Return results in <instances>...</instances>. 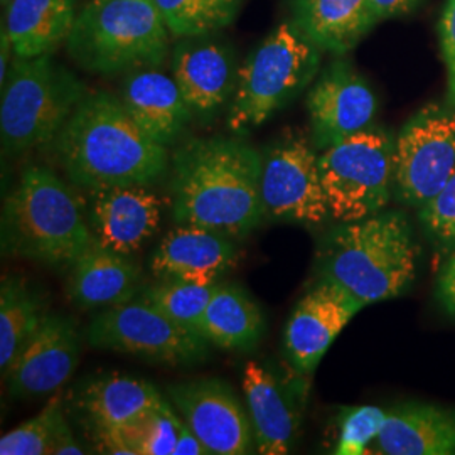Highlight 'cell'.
<instances>
[{
	"label": "cell",
	"mask_w": 455,
	"mask_h": 455,
	"mask_svg": "<svg viewBox=\"0 0 455 455\" xmlns=\"http://www.w3.org/2000/svg\"><path fill=\"white\" fill-rule=\"evenodd\" d=\"M387 415V411L373 405L344 408L339 419V437L334 454H364L368 445L378 439Z\"/></svg>",
	"instance_id": "32"
},
{
	"label": "cell",
	"mask_w": 455,
	"mask_h": 455,
	"mask_svg": "<svg viewBox=\"0 0 455 455\" xmlns=\"http://www.w3.org/2000/svg\"><path fill=\"white\" fill-rule=\"evenodd\" d=\"M420 244L407 214L383 210L338 223L319 243V275L338 283L364 306L407 292L417 276Z\"/></svg>",
	"instance_id": "3"
},
{
	"label": "cell",
	"mask_w": 455,
	"mask_h": 455,
	"mask_svg": "<svg viewBox=\"0 0 455 455\" xmlns=\"http://www.w3.org/2000/svg\"><path fill=\"white\" fill-rule=\"evenodd\" d=\"M0 2H2V5H4V7H7V5H9L12 0H0Z\"/></svg>",
	"instance_id": "40"
},
{
	"label": "cell",
	"mask_w": 455,
	"mask_h": 455,
	"mask_svg": "<svg viewBox=\"0 0 455 455\" xmlns=\"http://www.w3.org/2000/svg\"><path fill=\"white\" fill-rule=\"evenodd\" d=\"M292 22L323 51L342 56L379 20L371 0H292Z\"/></svg>",
	"instance_id": "24"
},
{
	"label": "cell",
	"mask_w": 455,
	"mask_h": 455,
	"mask_svg": "<svg viewBox=\"0 0 455 455\" xmlns=\"http://www.w3.org/2000/svg\"><path fill=\"white\" fill-rule=\"evenodd\" d=\"M171 403L210 455L257 452L250 415L227 381L197 378L171 385Z\"/></svg>",
	"instance_id": "12"
},
{
	"label": "cell",
	"mask_w": 455,
	"mask_h": 455,
	"mask_svg": "<svg viewBox=\"0 0 455 455\" xmlns=\"http://www.w3.org/2000/svg\"><path fill=\"white\" fill-rule=\"evenodd\" d=\"M80 355L76 323L61 314H48L4 374L9 393L20 400L56 393L75 374Z\"/></svg>",
	"instance_id": "15"
},
{
	"label": "cell",
	"mask_w": 455,
	"mask_h": 455,
	"mask_svg": "<svg viewBox=\"0 0 455 455\" xmlns=\"http://www.w3.org/2000/svg\"><path fill=\"white\" fill-rule=\"evenodd\" d=\"M167 400L124 427L93 435L98 452L112 455H174L180 420Z\"/></svg>",
	"instance_id": "27"
},
{
	"label": "cell",
	"mask_w": 455,
	"mask_h": 455,
	"mask_svg": "<svg viewBox=\"0 0 455 455\" xmlns=\"http://www.w3.org/2000/svg\"><path fill=\"white\" fill-rule=\"evenodd\" d=\"M48 315L44 300L22 276L5 275L0 285V370L7 373L17 355Z\"/></svg>",
	"instance_id": "28"
},
{
	"label": "cell",
	"mask_w": 455,
	"mask_h": 455,
	"mask_svg": "<svg viewBox=\"0 0 455 455\" xmlns=\"http://www.w3.org/2000/svg\"><path fill=\"white\" fill-rule=\"evenodd\" d=\"M86 86L52 54L14 58L2 84L0 139L7 156H20L54 142L80 105Z\"/></svg>",
	"instance_id": "7"
},
{
	"label": "cell",
	"mask_w": 455,
	"mask_h": 455,
	"mask_svg": "<svg viewBox=\"0 0 455 455\" xmlns=\"http://www.w3.org/2000/svg\"><path fill=\"white\" fill-rule=\"evenodd\" d=\"M122 101L135 124L165 147L178 140L193 116L176 80L156 68L132 71L124 82Z\"/></svg>",
	"instance_id": "22"
},
{
	"label": "cell",
	"mask_w": 455,
	"mask_h": 455,
	"mask_svg": "<svg viewBox=\"0 0 455 455\" xmlns=\"http://www.w3.org/2000/svg\"><path fill=\"white\" fill-rule=\"evenodd\" d=\"M0 44H2V51H0V86L7 80L9 75V68H11V58L14 56V48L11 43V37L7 34L5 26L2 24V33H0Z\"/></svg>",
	"instance_id": "38"
},
{
	"label": "cell",
	"mask_w": 455,
	"mask_h": 455,
	"mask_svg": "<svg viewBox=\"0 0 455 455\" xmlns=\"http://www.w3.org/2000/svg\"><path fill=\"white\" fill-rule=\"evenodd\" d=\"M376 443L387 455H455V408L400 405L387 415Z\"/></svg>",
	"instance_id": "23"
},
{
	"label": "cell",
	"mask_w": 455,
	"mask_h": 455,
	"mask_svg": "<svg viewBox=\"0 0 455 455\" xmlns=\"http://www.w3.org/2000/svg\"><path fill=\"white\" fill-rule=\"evenodd\" d=\"M169 34L156 0H90L66 49L90 73L118 75L163 65Z\"/></svg>",
	"instance_id": "5"
},
{
	"label": "cell",
	"mask_w": 455,
	"mask_h": 455,
	"mask_svg": "<svg viewBox=\"0 0 455 455\" xmlns=\"http://www.w3.org/2000/svg\"><path fill=\"white\" fill-rule=\"evenodd\" d=\"M208 449L203 445V442L196 437L195 432L188 427V423L180 425V435L176 442L174 455H208Z\"/></svg>",
	"instance_id": "37"
},
{
	"label": "cell",
	"mask_w": 455,
	"mask_h": 455,
	"mask_svg": "<svg viewBox=\"0 0 455 455\" xmlns=\"http://www.w3.org/2000/svg\"><path fill=\"white\" fill-rule=\"evenodd\" d=\"M56 157L75 186L97 191L152 186L167 172V147L142 131L122 98L86 93L54 139Z\"/></svg>",
	"instance_id": "2"
},
{
	"label": "cell",
	"mask_w": 455,
	"mask_h": 455,
	"mask_svg": "<svg viewBox=\"0 0 455 455\" xmlns=\"http://www.w3.org/2000/svg\"><path fill=\"white\" fill-rule=\"evenodd\" d=\"M92 242L82 196L48 167H28L4 201V255L69 268Z\"/></svg>",
	"instance_id": "4"
},
{
	"label": "cell",
	"mask_w": 455,
	"mask_h": 455,
	"mask_svg": "<svg viewBox=\"0 0 455 455\" xmlns=\"http://www.w3.org/2000/svg\"><path fill=\"white\" fill-rule=\"evenodd\" d=\"M174 37H203L229 26L242 0H156Z\"/></svg>",
	"instance_id": "29"
},
{
	"label": "cell",
	"mask_w": 455,
	"mask_h": 455,
	"mask_svg": "<svg viewBox=\"0 0 455 455\" xmlns=\"http://www.w3.org/2000/svg\"><path fill=\"white\" fill-rule=\"evenodd\" d=\"M75 0H12L5 7V29L14 58L31 60L52 54L66 44L75 20Z\"/></svg>",
	"instance_id": "25"
},
{
	"label": "cell",
	"mask_w": 455,
	"mask_h": 455,
	"mask_svg": "<svg viewBox=\"0 0 455 455\" xmlns=\"http://www.w3.org/2000/svg\"><path fill=\"white\" fill-rule=\"evenodd\" d=\"M395 140L390 132L371 125L319 152L332 221H356L387 210L395 191Z\"/></svg>",
	"instance_id": "8"
},
{
	"label": "cell",
	"mask_w": 455,
	"mask_h": 455,
	"mask_svg": "<svg viewBox=\"0 0 455 455\" xmlns=\"http://www.w3.org/2000/svg\"><path fill=\"white\" fill-rule=\"evenodd\" d=\"M321 52L292 20L278 24L238 69L228 129L235 133L259 129L285 108L317 76Z\"/></svg>",
	"instance_id": "6"
},
{
	"label": "cell",
	"mask_w": 455,
	"mask_h": 455,
	"mask_svg": "<svg viewBox=\"0 0 455 455\" xmlns=\"http://www.w3.org/2000/svg\"><path fill=\"white\" fill-rule=\"evenodd\" d=\"M455 171V108L428 103L413 115L395 140L393 199L422 208Z\"/></svg>",
	"instance_id": "10"
},
{
	"label": "cell",
	"mask_w": 455,
	"mask_h": 455,
	"mask_svg": "<svg viewBox=\"0 0 455 455\" xmlns=\"http://www.w3.org/2000/svg\"><path fill=\"white\" fill-rule=\"evenodd\" d=\"M71 428L66 422L61 398L52 396L36 417L20 423L0 439L2 455L52 454L58 440Z\"/></svg>",
	"instance_id": "31"
},
{
	"label": "cell",
	"mask_w": 455,
	"mask_h": 455,
	"mask_svg": "<svg viewBox=\"0 0 455 455\" xmlns=\"http://www.w3.org/2000/svg\"><path fill=\"white\" fill-rule=\"evenodd\" d=\"M199 334L227 351H253L265 334L259 304L240 285L218 283L204 310Z\"/></svg>",
	"instance_id": "26"
},
{
	"label": "cell",
	"mask_w": 455,
	"mask_h": 455,
	"mask_svg": "<svg viewBox=\"0 0 455 455\" xmlns=\"http://www.w3.org/2000/svg\"><path fill=\"white\" fill-rule=\"evenodd\" d=\"M86 341L97 349L169 366L197 364L210 356L212 346L140 297L101 310L86 329Z\"/></svg>",
	"instance_id": "9"
},
{
	"label": "cell",
	"mask_w": 455,
	"mask_h": 455,
	"mask_svg": "<svg viewBox=\"0 0 455 455\" xmlns=\"http://www.w3.org/2000/svg\"><path fill=\"white\" fill-rule=\"evenodd\" d=\"M88 451L80 443V440L73 435V432L69 430L61 439L58 440V443L52 449L51 455H83Z\"/></svg>",
	"instance_id": "39"
},
{
	"label": "cell",
	"mask_w": 455,
	"mask_h": 455,
	"mask_svg": "<svg viewBox=\"0 0 455 455\" xmlns=\"http://www.w3.org/2000/svg\"><path fill=\"white\" fill-rule=\"evenodd\" d=\"M140 267L131 255L92 242L69 267L66 292L80 309L112 307L135 299L142 287Z\"/></svg>",
	"instance_id": "21"
},
{
	"label": "cell",
	"mask_w": 455,
	"mask_h": 455,
	"mask_svg": "<svg viewBox=\"0 0 455 455\" xmlns=\"http://www.w3.org/2000/svg\"><path fill=\"white\" fill-rule=\"evenodd\" d=\"M159 390L131 374H98L69 395V410L95 435L133 422L163 402Z\"/></svg>",
	"instance_id": "20"
},
{
	"label": "cell",
	"mask_w": 455,
	"mask_h": 455,
	"mask_svg": "<svg viewBox=\"0 0 455 455\" xmlns=\"http://www.w3.org/2000/svg\"><path fill=\"white\" fill-rule=\"evenodd\" d=\"M310 140L324 150L373 125L378 100L371 86L347 61H334L314 82L306 98Z\"/></svg>",
	"instance_id": "13"
},
{
	"label": "cell",
	"mask_w": 455,
	"mask_h": 455,
	"mask_svg": "<svg viewBox=\"0 0 455 455\" xmlns=\"http://www.w3.org/2000/svg\"><path fill=\"white\" fill-rule=\"evenodd\" d=\"M186 37L172 51V78L193 115L212 118L231 101L238 69L227 44Z\"/></svg>",
	"instance_id": "18"
},
{
	"label": "cell",
	"mask_w": 455,
	"mask_h": 455,
	"mask_svg": "<svg viewBox=\"0 0 455 455\" xmlns=\"http://www.w3.org/2000/svg\"><path fill=\"white\" fill-rule=\"evenodd\" d=\"M317 156L312 140L292 132L265 148L260 188L267 218L307 228L331 220Z\"/></svg>",
	"instance_id": "11"
},
{
	"label": "cell",
	"mask_w": 455,
	"mask_h": 455,
	"mask_svg": "<svg viewBox=\"0 0 455 455\" xmlns=\"http://www.w3.org/2000/svg\"><path fill=\"white\" fill-rule=\"evenodd\" d=\"M442 60L447 69V103L455 108V0H447L439 22Z\"/></svg>",
	"instance_id": "34"
},
{
	"label": "cell",
	"mask_w": 455,
	"mask_h": 455,
	"mask_svg": "<svg viewBox=\"0 0 455 455\" xmlns=\"http://www.w3.org/2000/svg\"><path fill=\"white\" fill-rule=\"evenodd\" d=\"M419 212L425 236L440 251L455 250V171L445 186Z\"/></svg>",
	"instance_id": "33"
},
{
	"label": "cell",
	"mask_w": 455,
	"mask_h": 455,
	"mask_svg": "<svg viewBox=\"0 0 455 455\" xmlns=\"http://www.w3.org/2000/svg\"><path fill=\"white\" fill-rule=\"evenodd\" d=\"M420 0H371L378 20L405 16Z\"/></svg>",
	"instance_id": "36"
},
{
	"label": "cell",
	"mask_w": 455,
	"mask_h": 455,
	"mask_svg": "<svg viewBox=\"0 0 455 455\" xmlns=\"http://www.w3.org/2000/svg\"><path fill=\"white\" fill-rule=\"evenodd\" d=\"M243 393L259 454H289L299 439L306 387L291 383L250 361L244 366Z\"/></svg>",
	"instance_id": "16"
},
{
	"label": "cell",
	"mask_w": 455,
	"mask_h": 455,
	"mask_svg": "<svg viewBox=\"0 0 455 455\" xmlns=\"http://www.w3.org/2000/svg\"><path fill=\"white\" fill-rule=\"evenodd\" d=\"M435 297L442 309L445 310L451 317H455V250L451 251L449 259L440 268L437 285H435Z\"/></svg>",
	"instance_id": "35"
},
{
	"label": "cell",
	"mask_w": 455,
	"mask_h": 455,
	"mask_svg": "<svg viewBox=\"0 0 455 455\" xmlns=\"http://www.w3.org/2000/svg\"><path fill=\"white\" fill-rule=\"evenodd\" d=\"M260 180L261 154L248 142L195 139L172 157V218L244 238L267 218Z\"/></svg>",
	"instance_id": "1"
},
{
	"label": "cell",
	"mask_w": 455,
	"mask_h": 455,
	"mask_svg": "<svg viewBox=\"0 0 455 455\" xmlns=\"http://www.w3.org/2000/svg\"><path fill=\"white\" fill-rule=\"evenodd\" d=\"M366 306L338 283L319 282L293 307L283 332V351L293 371L309 376L342 329Z\"/></svg>",
	"instance_id": "14"
},
{
	"label": "cell",
	"mask_w": 455,
	"mask_h": 455,
	"mask_svg": "<svg viewBox=\"0 0 455 455\" xmlns=\"http://www.w3.org/2000/svg\"><path fill=\"white\" fill-rule=\"evenodd\" d=\"M238 260L231 236L210 228L182 223L171 229L150 257V272L159 280L176 278L218 283Z\"/></svg>",
	"instance_id": "19"
},
{
	"label": "cell",
	"mask_w": 455,
	"mask_h": 455,
	"mask_svg": "<svg viewBox=\"0 0 455 455\" xmlns=\"http://www.w3.org/2000/svg\"><path fill=\"white\" fill-rule=\"evenodd\" d=\"M218 283H196L165 278L142 289L137 297L157 307L174 323L199 334L204 310L212 300Z\"/></svg>",
	"instance_id": "30"
},
{
	"label": "cell",
	"mask_w": 455,
	"mask_h": 455,
	"mask_svg": "<svg viewBox=\"0 0 455 455\" xmlns=\"http://www.w3.org/2000/svg\"><path fill=\"white\" fill-rule=\"evenodd\" d=\"M86 216L93 240L132 255L148 242L163 220V203L147 186L88 191Z\"/></svg>",
	"instance_id": "17"
}]
</instances>
